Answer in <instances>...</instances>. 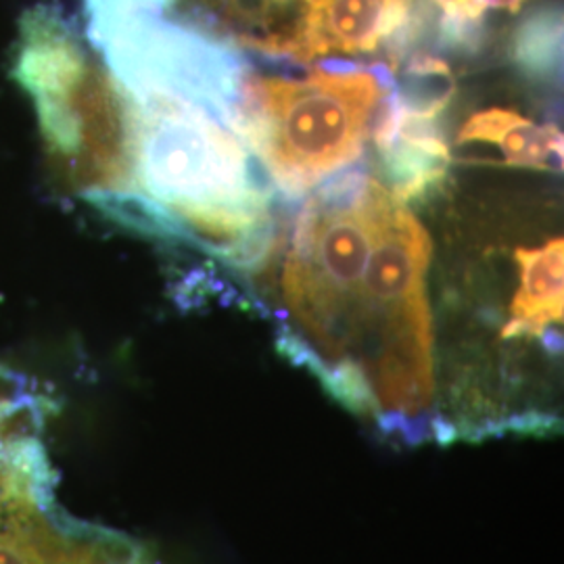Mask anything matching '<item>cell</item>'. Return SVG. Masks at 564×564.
<instances>
[{"label": "cell", "instance_id": "1", "mask_svg": "<svg viewBox=\"0 0 564 564\" xmlns=\"http://www.w3.org/2000/svg\"><path fill=\"white\" fill-rule=\"evenodd\" d=\"M128 153L153 202L170 209L205 251L256 268L270 251V193L247 147L195 102L126 93Z\"/></svg>", "mask_w": 564, "mask_h": 564}, {"label": "cell", "instance_id": "2", "mask_svg": "<svg viewBox=\"0 0 564 564\" xmlns=\"http://www.w3.org/2000/svg\"><path fill=\"white\" fill-rule=\"evenodd\" d=\"M393 78L387 65L326 61L305 78L242 76L232 132L286 197H302L362 155Z\"/></svg>", "mask_w": 564, "mask_h": 564}, {"label": "cell", "instance_id": "3", "mask_svg": "<svg viewBox=\"0 0 564 564\" xmlns=\"http://www.w3.org/2000/svg\"><path fill=\"white\" fill-rule=\"evenodd\" d=\"M15 78L32 95L42 132L63 162L95 170L97 178L123 170L128 147L113 141L116 123L107 86L80 41L57 13L30 11L20 28Z\"/></svg>", "mask_w": 564, "mask_h": 564}, {"label": "cell", "instance_id": "4", "mask_svg": "<svg viewBox=\"0 0 564 564\" xmlns=\"http://www.w3.org/2000/svg\"><path fill=\"white\" fill-rule=\"evenodd\" d=\"M419 36L416 0H302L289 32L253 42L268 53L310 61L333 53H405Z\"/></svg>", "mask_w": 564, "mask_h": 564}, {"label": "cell", "instance_id": "5", "mask_svg": "<svg viewBox=\"0 0 564 564\" xmlns=\"http://www.w3.org/2000/svg\"><path fill=\"white\" fill-rule=\"evenodd\" d=\"M372 134L395 199H421L444 178L449 151L440 128L435 120L403 111L395 95V82L377 111Z\"/></svg>", "mask_w": 564, "mask_h": 564}, {"label": "cell", "instance_id": "6", "mask_svg": "<svg viewBox=\"0 0 564 564\" xmlns=\"http://www.w3.org/2000/svg\"><path fill=\"white\" fill-rule=\"evenodd\" d=\"M517 262L521 268V286L510 302L505 339L540 343L556 358L563 349V241L554 239L542 249H521Z\"/></svg>", "mask_w": 564, "mask_h": 564}, {"label": "cell", "instance_id": "7", "mask_svg": "<svg viewBox=\"0 0 564 564\" xmlns=\"http://www.w3.org/2000/svg\"><path fill=\"white\" fill-rule=\"evenodd\" d=\"M460 144H496L508 165L535 170H563V134L554 126H535L508 109L475 113L458 137Z\"/></svg>", "mask_w": 564, "mask_h": 564}, {"label": "cell", "instance_id": "8", "mask_svg": "<svg viewBox=\"0 0 564 564\" xmlns=\"http://www.w3.org/2000/svg\"><path fill=\"white\" fill-rule=\"evenodd\" d=\"M514 57L531 76L554 78L556 74H561V59H563L561 11L544 9V11L531 13L517 32Z\"/></svg>", "mask_w": 564, "mask_h": 564}, {"label": "cell", "instance_id": "9", "mask_svg": "<svg viewBox=\"0 0 564 564\" xmlns=\"http://www.w3.org/2000/svg\"><path fill=\"white\" fill-rule=\"evenodd\" d=\"M51 545L25 531L0 535V564H53L61 550L51 556Z\"/></svg>", "mask_w": 564, "mask_h": 564}, {"label": "cell", "instance_id": "10", "mask_svg": "<svg viewBox=\"0 0 564 564\" xmlns=\"http://www.w3.org/2000/svg\"><path fill=\"white\" fill-rule=\"evenodd\" d=\"M481 9H508V11H519L524 0H475Z\"/></svg>", "mask_w": 564, "mask_h": 564}, {"label": "cell", "instance_id": "11", "mask_svg": "<svg viewBox=\"0 0 564 564\" xmlns=\"http://www.w3.org/2000/svg\"><path fill=\"white\" fill-rule=\"evenodd\" d=\"M274 2H279V0H274ZM281 2H282V0H281Z\"/></svg>", "mask_w": 564, "mask_h": 564}]
</instances>
